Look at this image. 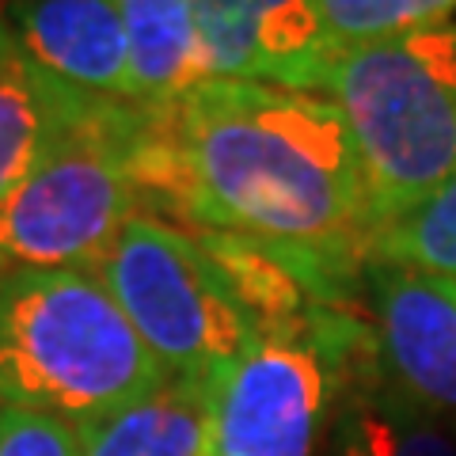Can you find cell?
<instances>
[{"instance_id": "obj_1", "label": "cell", "mask_w": 456, "mask_h": 456, "mask_svg": "<svg viewBox=\"0 0 456 456\" xmlns=\"http://www.w3.org/2000/svg\"><path fill=\"white\" fill-rule=\"evenodd\" d=\"M179 209L206 232L365 255V179L327 95L206 80L175 103Z\"/></svg>"}, {"instance_id": "obj_2", "label": "cell", "mask_w": 456, "mask_h": 456, "mask_svg": "<svg viewBox=\"0 0 456 456\" xmlns=\"http://www.w3.org/2000/svg\"><path fill=\"white\" fill-rule=\"evenodd\" d=\"M167 380L95 270H0V403L99 422Z\"/></svg>"}, {"instance_id": "obj_3", "label": "cell", "mask_w": 456, "mask_h": 456, "mask_svg": "<svg viewBox=\"0 0 456 456\" xmlns=\"http://www.w3.org/2000/svg\"><path fill=\"white\" fill-rule=\"evenodd\" d=\"M320 95L338 107L358 149L369 240L456 175V20L335 53Z\"/></svg>"}, {"instance_id": "obj_4", "label": "cell", "mask_w": 456, "mask_h": 456, "mask_svg": "<svg viewBox=\"0 0 456 456\" xmlns=\"http://www.w3.org/2000/svg\"><path fill=\"white\" fill-rule=\"evenodd\" d=\"M167 110L110 103L92 126L57 141L0 198V270H95L141 213L137 156Z\"/></svg>"}, {"instance_id": "obj_5", "label": "cell", "mask_w": 456, "mask_h": 456, "mask_svg": "<svg viewBox=\"0 0 456 456\" xmlns=\"http://www.w3.org/2000/svg\"><path fill=\"white\" fill-rule=\"evenodd\" d=\"M95 274L167 377L221 380L259 335L202 244L152 213L126 221Z\"/></svg>"}, {"instance_id": "obj_6", "label": "cell", "mask_w": 456, "mask_h": 456, "mask_svg": "<svg viewBox=\"0 0 456 456\" xmlns=\"http://www.w3.org/2000/svg\"><path fill=\"white\" fill-rule=\"evenodd\" d=\"M362 327L338 308L251 338L213 395V456H312L354 377Z\"/></svg>"}, {"instance_id": "obj_7", "label": "cell", "mask_w": 456, "mask_h": 456, "mask_svg": "<svg viewBox=\"0 0 456 456\" xmlns=\"http://www.w3.org/2000/svg\"><path fill=\"white\" fill-rule=\"evenodd\" d=\"M206 80L316 92L335 61L320 0H194Z\"/></svg>"}, {"instance_id": "obj_8", "label": "cell", "mask_w": 456, "mask_h": 456, "mask_svg": "<svg viewBox=\"0 0 456 456\" xmlns=\"http://www.w3.org/2000/svg\"><path fill=\"white\" fill-rule=\"evenodd\" d=\"M373 342L392 388L437 422H456V274L369 263Z\"/></svg>"}, {"instance_id": "obj_9", "label": "cell", "mask_w": 456, "mask_h": 456, "mask_svg": "<svg viewBox=\"0 0 456 456\" xmlns=\"http://www.w3.org/2000/svg\"><path fill=\"white\" fill-rule=\"evenodd\" d=\"M4 23L20 46L69 88L137 103L130 42L114 0H12Z\"/></svg>"}, {"instance_id": "obj_10", "label": "cell", "mask_w": 456, "mask_h": 456, "mask_svg": "<svg viewBox=\"0 0 456 456\" xmlns=\"http://www.w3.org/2000/svg\"><path fill=\"white\" fill-rule=\"evenodd\" d=\"M118 99H99L50 77L0 20V198L57 141L80 134Z\"/></svg>"}, {"instance_id": "obj_11", "label": "cell", "mask_w": 456, "mask_h": 456, "mask_svg": "<svg viewBox=\"0 0 456 456\" xmlns=\"http://www.w3.org/2000/svg\"><path fill=\"white\" fill-rule=\"evenodd\" d=\"M217 380L167 377L137 403L84 422V456H213Z\"/></svg>"}, {"instance_id": "obj_12", "label": "cell", "mask_w": 456, "mask_h": 456, "mask_svg": "<svg viewBox=\"0 0 456 456\" xmlns=\"http://www.w3.org/2000/svg\"><path fill=\"white\" fill-rule=\"evenodd\" d=\"M130 42L134 95L145 107H175L202 84L194 0H114Z\"/></svg>"}, {"instance_id": "obj_13", "label": "cell", "mask_w": 456, "mask_h": 456, "mask_svg": "<svg viewBox=\"0 0 456 456\" xmlns=\"http://www.w3.org/2000/svg\"><path fill=\"white\" fill-rule=\"evenodd\" d=\"M331 456H456L445 426L384 380L342 388L331 422Z\"/></svg>"}, {"instance_id": "obj_14", "label": "cell", "mask_w": 456, "mask_h": 456, "mask_svg": "<svg viewBox=\"0 0 456 456\" xmlns=\"http://www.w3.org/2000/svg\"><path fill=\"white\" fill-rule=\"evenodd\" d=\"M331 50H358L422 27L452 23L456 0H320Z\"/></svg>"}, {"instance_id": "obj_15", "label": "cell", "mask_w": 456, "mask_h": 456, "mask_svg": "<svg viewBox=\"0 0 456 456\" xmlns=\"http://www.w3.org/2000/svg\"><path fill=\"white\" fill-rule=\"evenodd\" d=\"M365 259L456 274V175L407 221L369 240Z\"/></svg>"}, {"instance_id": "obj_16", "label": "cell", "mask_w": 456, "mask_h": 456, "mask_svg": "<svg viewBox=\"0 0 456 456\" xmlns=\"http://www.w3.org/2000/svg\"><path fill=\"white\" fill-rule=\"evenodd\" d=\"M0 456H84L80 422L0 403Z\"/></svg>"}]
</instances>
